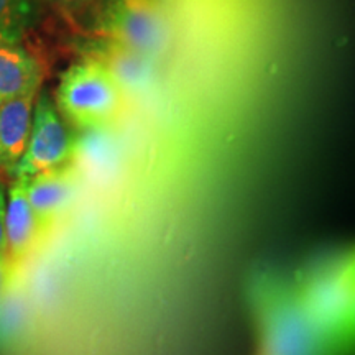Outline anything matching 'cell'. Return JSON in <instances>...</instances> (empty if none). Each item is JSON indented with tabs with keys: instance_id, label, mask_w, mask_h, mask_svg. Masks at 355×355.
<instances>
[{
	"instance_id": "6da1fadb",
	"label": "cell",
	"mask_w": 355,
	"mask_h": 355,
	"mask_svg": "<svg viewBox=\"0 0 355 355\" xmlns=\"http://www.w3.org/2000/svg\"><path fill=\"white\" fill-rule=\"evenodd\" d=\"M245 300L257 337L255 355H344L309 318L293 278L282 270H252Z\"/></svg>"
},
{
	"instance_id": "7a4b0ae2",
	"label": "cell",
	"mask_w": 355,
	"mask_h": 355,
	"mask_svg": "<svg viewBox=\"0 0 355 355\" xmlns=\"http://www.w3.org/2000/svg\"><path fill=\"white\" fill-rule=\"evenodd\" d=\"M355 260L352 248L319 255L293 275L306 313L344 355H354Z\"/></svg>"
},
{
	"instance_id": "3957f363",
	"label": "cell",
	"mask_w": 355,
	"mask_h": 355,
	"mask_svg": "<svg viewBox=\"0 0 355 355\" xmlns=\"http://www.w3.org/2000/svg\"><path fill=\"white\" fill-rule=\"evenodd\" d=\"M53 101L68 125L99 130L121 115L123 91L99 64L79 56L61 74Z\"/></svg>"
},
{
	"instance_id": "277c9868",
	"label": "cell",
	"mask_w": 355,
	"mask_h": 355,
	"mask_svg": "<svg viewBox=\"0 0 355 355\" xmlns=\"http://www.w3.org/2000/svg\"><path fill=\"white\" fill-rule=\"evenodd\" d=\"M94 37L114 40L158 60L170 48L171 21L162 0H104Z\"/></svg>"
},
{
	"instance_id": "5b68a950",
	"label": "cell",
	"mask_w": 355,
	"mask_h": 355,
	"mask_svg": "<svg viewBox=\"0 0 355 355\" xmlns=\"http://www.w3.org/2000/svg\"><path fill=\"white\" fill-rule=\"evenodd\" d=\"M74 153H76V140L73 132L58 112L50 92L40 89L35 101L28 144L15 168L13 178H32L38 173L64 166L73 163Z\"/></svg>"
},
{
	"instance_id": "8992f818",
	"label": "cell",
	"mask_w": 355,
	"mask_h": 355,
	"mask_svg": "<svg viewBox=\"0 0 355 355\" xmlns=\"http://www.w3.org/2000/svg\"><path fill=\"white\" fill-rule=\"evenodd\" d=\"M79 56L99 64L119 84L123 94L146 91L157 76V60L114 40L92 35L79 44Z\"/></svg>"
},
{
	"instance_id": "52a82bcc",
	"label": "cell",
	"mask_w": 355,
	"mask_h": 355,
	"mask_svg": "<svg viewBox=\"0 0 355 355\" xmlns=\"http://www.w3.org/2000/svg\"><path fill=\"white\" fill-rule=\"evenodd\" d=\"M78 193V173L73 163L26 178V198L37 217L43 239L73 204Z\"/></svg>"
},
{
	"instance_id": "ba28073f",
	"label": "cell",
	"mask_w": 355,
	"mask_h": 355,
	"mask_svg": "<svg viewBox=\"0 0 355 355\" xmlns=\"http://www.w3.org/2000/svg\"><path fill=\"white\" fill-rule=\"evenodd\" d=\"M6 239L7 257L17 270L43 242L37 217L26 198V178H13L7 189Z\"/></svg>"
},
{
	"instance_id": "9c48e42d",
	"label": "cell",
	"mask_w": 355,
	"mask_h": 355,
	"mask_svg": "<svg viewBox=\"0 0 355 355\" xmlns=\"http://www.w3.org/2000/svg\"><path fill=\"white\" fill-rule=\"evenodd\" d=\"M37 96L38 92L0 104V173L10 180L28 144Z\"/></svg>"
},
{
	"instance_id": "30bf717a",
	"label": "cell",
	"mask_w": 355,
	"mask_h": 355,
	"mask_svg": "<svg viewBox=\"0 0 355 355\" xmlns=\"http://www.w3.org/2000/svg\"><path fill=\"white\" fill-rule=\"evenodd\" d=\"M42 83L43 68L37 56L24 44L0 43V104L37 94Z\"/></svg>"
},
{
	"instance_id": "8fae6325",
	"label": "cell",
	"mask_w": 355,
	"mask_h": 355,
	"mask_svg": "<svg viewBox=\"0 0 355 355\" xmlns=\"http://www.w3.org/2000/svg\"><path fill=\"white\" fill-rule=\"evenodd\" d=\"M43 0H0V43L21 44L40 24Z\"/></svg>"
},
{
	"instance_id": "7c38bea8",
	"label": "cell",
	"mask_w": 355,
	"mask_h": 355,
	"mask_svg": "<svg viewBox=\"0 0 355 355\" xmlns=\"http://www.w3.org/2000/svg\"><path fill=\"white\" fill-rule=\"evenodd\" d=\"M46 2H50L53 7L60 8L61 12L74 15V13H81L83 10H86L96 0H46Z\"/></svg>"
},
{
	"instance_id": "4fadbf2b",
	"label": "cell",
	"mask_w": 355,
	"mask_h": 355,
	"mask_svg": "<svg viewBox=\"0 0 355 355\" xmlns=\"http://www.w3.org/2000/svg\"><path fill=\"white\" fill-rule=\"evenodd\" d=\"M6 204L7 188L0 180V255H7V239H6Z\"/></svg>"
},
{
	"instance_id": "5bb4252c",
	"label": "cell",
	"mask_w": 355,
	"mask_h": 355,
	"mask_svg": "<svg viewBox=\"0 0 355 355\" xmlns=\"http://www.w3.org/2000/svg\"><path fill=\"white\" fill-rule=\"evenodd\" d=\"M19 270L13 268L7 255H0V296L6 293V290L10 285V282L15 278V275Z\"/></svg>"
}]
</instances>
